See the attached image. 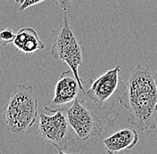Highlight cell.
<instances>
[{"label":"cell","instance_id":"5","mask_svg":"<svg viewBox=\"0 0 157 154\" xmlns=\"http://www.w3.org/2000/svg\"><path fill=\"white\" fill-rule=\"evenodd\" d=\"M45 109L54 114L39 115V135L43 140L53 145L59 153H65L75 141L72 134L73 129L69 123L64 108L54 110L45 107Z\"/></svg>","mask_w":157,"mask_h":154},{"label":"cell","instance_id":"4","mask_svg":"<svg viewBox=\"0 0 157 154\" xmlns=\"http://www.w3.org/2000/svg\"><path fill=\"white\" fill-rule=\"evenodd\" d=\"M50 54L55 59L68 65L81 86L82 92L85 93L84 80L81 79L78 74V68L83 65L86 54L67 16L63 17L61 27L55 31Z\"/></svg>","mask_w":157,"mask_h":154},{"label":"cell","instance_id":"11","mask_svg":"<svg viewBox=\"0 0 157 154\" xmlns=\"http://www.w3.org/2000/svg\"><path fill=\"white\" fill-rule=\"evenodd\" d=\"M45 0H24V2L20 6L19 12H24L26 9H28L30 6H33L35 5L40 4L44 2Z\"/></svg>","mask_w":157,"mask_h":154},{"label":"cell","instance_id":"7","mask_svg":"<svg viewBox=\"0 0 157 154\" xmlns=\"http://www.w3.org/2000/svg\"><path fill=\"white\" fill-rule=\"evenodd\" d=\"M82 92L81 86L71 69L63 71L55 87L54 98L52 104L56 106H64L73 102Z\"/></svg>","mask_w":157,"mask_h":154},{"label":"cell","instance_id":"8","mask_svg":"<svg viewBox=\"0 0 157 154\" xmlns=\"http://www.w3.org/2000/svg\"><path fill=\"white\" fill-rule=\"evenodd\" d=\"M138 134L136 130L125 128L105 138L103 143L105 146L107 153L116 154L124 150L133 149L138 142Z\"/></svg>","mask_w":157,"mask_h":154},{"label":"cell","instance_id":"14","mask_svg":"<svg viewBox=\"0 0 157 154\" xmlns=\"http://www.w3.org/2000/svg\"><path fill=\"white\" fill-rule=\"evenodd\" d=\"M155 81H156V85H157V70H156V73H155Z\"/></svg>","mask_w":157,"mask_h":154},{"label":"cell","instance_id":"9","mask_svg":"<svg viewBox=\"0 0 157 154\" xmlns=\"http://www.w3.org/2000/svg\"><path fill=\"white\" fill-rule=\"evenodd\" d=\"M13 44L15 48L25 54H32L45 48V44L40 39L38 32L29 27L18 30Z\"/></svg>","mask_w":157,"mask_h":154},{"label":"cell","instance_id":"2","mask_svg":"<svg viewBox=\"0 0 157 154\" xmlns=\"http://www.w3.org/2000/svg\"><path fill=\"white\" fill-rule=\"evenodd\" d=\"M39 114V100L32 86L19 85L4 111V120L13 134L22 135L34 123Z\"/></svg>","mask_w":157,"mask_h":154},{"label":"cell","instance_id":"12","mask_svg":"<svg viewBox=\"0 0 157 154\" xmlns=\"http://www.w3.org/2000/svg\"><path fill=\"white\" fill-rule=\"evenodd\" d=\"M73 0H53L55 5L63 11H66L71 6Z\"/></svg>","mask_w":157,"mask_h":154},{"label":"cell","instance_id":"10","mask_svg":"<svg viewBox=\"0 0 157 154\" xmlns=\"http://www.w3.org/2000/svg\"><path fill=\"white\" fill-rule=\"evenodd\" d=\"M16 33H14L9 28H6L0 30V44L5 47L10 43H13L15 39Z\"/></svg>","mask_w":157,"mask_h":154},{"label":"cell","instance_id":"6","mask_svg":"<svg viewBox=\"0 0 157 154\" xmlns=\"http://www.w3.org/2000/svg\"><path fill=\"white\" fill-rule=\"evenodd\" d=\"M91 84L84 94L96 104L104 107L114 96L121 85V66L109 69Z\"/></svg>","mask_w":157,"mask_h":154},{"label":"cell","instance_id":"1","mask_svg":"<svg viewBox=\"0 0 157 154\" xmlns=\"http://www.w3.org/2000/svg\"><path fill=\"white\" fill-rule=\"evenodd\" d=\"M119 103L129 111L127 121L140 131L156 128L157 85L150 67L138 64L130 71Z\"/></svg>","mask_w":157,"mask_h":154},{"label":"cell","instance_id":"13","mask_svg":"<svg viewBox=\"0 0 157 154\" xmlns=\"http://www.w3.org/2000/svg\"><path fill=\"white\" fill-rule=\"evenodd\" d=\"M14 2H15L16 4H18V5L21 6V5L24 2V0H14Z\"/></svg>","mask_w":157,"mask_h":154},{"label":"cell","instance_id":"3","mask_svg":"<svg viewBox=\"0 0 157 154\" xmlns=\"http://www.w3.org/2000/svg\"><path fill=\"white\" fill-rule=\"evenodd\" d=\"M105 109L96 104L83 92H80L72 105L64 108L69 123L78 141L83 142L102 134L105 119L100 113Z\"/></svg>","mask_w":157,"mask_h":154}]
</instances>
